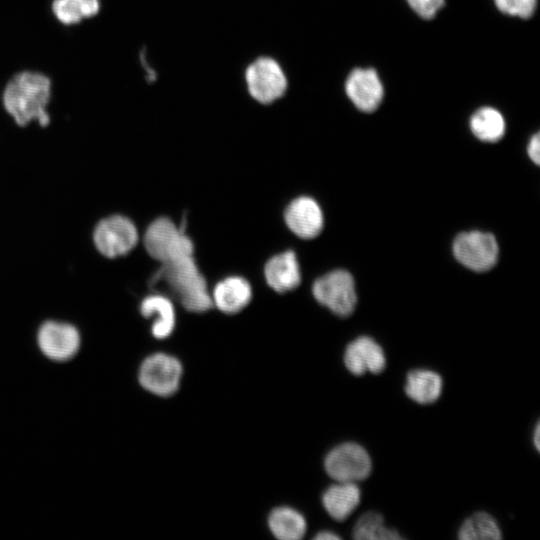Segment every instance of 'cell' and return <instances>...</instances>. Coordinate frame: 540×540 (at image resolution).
<instances>
[{
    "label": "cell",
    "instance_id": "cell-19",
    "mask_svg": "<svg viewBox=\"0 0 540 540\" xmlns=\"http://www.w3.org/2000/svg\"><path fill=\"white\" fill-rule=\"evenodd\" d=\"M271 533L280 540L301 539L307 530L304 516L294 508L277 507L269 515Z\"/></svg>",
    "mask_w": 540,
    "mask_h": 540
},
{
    "label": "cell",
    "instance_id": "cell-22",
    "mask_svg": "<svg viewBox=\"0 0 540 540\" xmlns=\"http://www.w3.org/2000/svg\"><path fill=\"white\" fill-rule=\"evenodd\" d=\"M356 540H400L402 536L393 528L387 527L380 513L369 511L361 515L353 530Z\"/></svg>",
    "mask_w": 540,
    "mask_h": 540
},
{
    "label": "cell",
    "instance_id": "cell-3",
    "mask_svg": "<svg viewBox=\"0 0 540 540\" xmlns=\"http://www.w3.org/2000/svg\"><path fill=\"white\" fill-rule=\"evenodd\" d=\"M244 80L250 97L263 105L281 99L288 89L283 67L269 56H260L250 62L245 69Z\"/></svg>",
    "mask_w": 540,
    "mask_h": 540
},
{
    "label": "cell",
    "instance_id": "cell-16",
    "mask_svg": "<svg viewBox=\"0 0 540 540\" xmlns=\"http://www.w3.org/2000/svg\"><path fill=\"white\" fill-rule=\"evenodd\" d=\"M250 284L241 277H229L214 288L212 302L219 310L234 314L242 310L251 300Z\"/></svg>",
    "mask_w": 540,
    "mask_h": 540
},
{
    "label": "cell",
    "instance_id": "cell-5",
    "mask_svg": "<svg viewBox=\"0 0 540 540\" xmlns=\"http://www.w3.org/2000/svg\"><path fill=\"white\" fill-rule=\"evenodd\" d=\"M312 292L320 304L341 317L352 314L357 303L353 277L345 270L320 277L314 282Z\"/></svg>",
    "mask_w": 540,
    "mask_h": 540
},
{
    "label": "cell",
    "instance_id": "cell-13",
    "mask_svg": "<svg viewBox=\"0 0 540 540\" xmlns=\"http://www.w3.org/2000/svg\"><path fill=\"white\" fill-rule=\"evenodd\" d=\"M288 228L298 237H316L323 228V214L315 200L299 197L293 200L285 211Z\"/></svg>",
    "mask_w": 540,
    "mask_h": 540
},
{
    "label": "cell",
    "instance_id": "cell-12",
    "mask_svg": "<svg viewBox=\"0 0 540 540\" xmlns=\"http://www.w3.org/2000/svg\"><path fill=\"white\" fill-rule=\"evenodd\" d=\"M38 344L47 357L63 361L75 355L79 348L80 337L74 326L49 321L39 329Z\"/></svg>",
    "mask_w": 540,
    "mask_h": 540
},
{
    "label": "cell",
    "instance_id": "cell-4",
    "mask_svg": "<svg viewBox=\"0 0 540 540\" xmlns=\"http://www.w3.org/2000/svg\"><path fill=\"white\" fill-rule=\"evenodd\" d=\"M324 467L336 482L357 483L366 479L372 470V460L367 450L358 443L344 442L326 455Z\"/></svg>",
    "mask_w": 540,
    "mask_h": 540
},
{
    "label": "cell",
    "instance_id": "cell-20",
    "mask_svg": "<svg viewBox=\"0 0 540 540\" xmlns=\"http://www.w3.org/2000/svg\"><path fill=\"white\" fill-rule=\"evenodd\" d=\"M470 129L481 141L496 142L505 133V120L502 114L492 107H481L470 118Z\"/></svg>",
    "mask_w": 540,
    "mask_h": 540
},
{
    "label": "cell",
    "instance_id": "cell-25",
    "mask_svg": "<svg viewBox=\"0 0 540 540\" xmlns=\"http://www.w3.org/2000/svg\"><path fill=\"white\" fill-rule=\"evenodd\" d=\"M410 8L425 20L433 19L445 5V0H406Z\"/></svg>",
    "mask_w": 540,
    "mask_h": 540
},
{
    "label": "cell",
    "instance_id": "cell-27",
    "mask_svg": "<svg viewBox=\"0 0 540 540\" xmlns=\"http://www.w3.org/2000/svg\"><path fill=\"white\" fill-rule=\"evenodd\" d=\"M314 539L317 540H339L341 537L337 535L336 533L329 531V530H323L317 533L314 536Z\"/></svg>",
    "mask_w": 540,
    "mask_h": 540
},
{
    "label": "cell",
    "instance_id": "cell-24",
    "mask_svg": "<svg viewBox=\"0 0 540 540\" xmlns=\"http://www.w3.org/2000/svg\"><path fill=\"white\" fill-rule=\"evenodd\" d=\"M494 4L503 14L528 19L535 12L537 0H494Z\"/></svg>",
    "mask_w": 540,
    "mask_h": 540
},
{
    "label": "cell",
    "instance_id": "cell-28",
    "mask_svg": "<svg viewBox=\"0 0 540 540\" xmlns=\"http://www.w3.org/2000/svg\"><path fill=\"white\" fill-rule=\"evenodd\" d=\"M534 446L536 450L539 451L540 449V426L539 423L536 424L534 432H533V439H532Z\"/></svg>",
    "mask_w": 540,
    "mask_h": 540
},
{
    "label": "cell",
    "instance_id": "cell-8",
    "mask_svg": "<svg viewBox=\"0 0 540 540\" xmlns=\"http://www.w3.org/2000/svg\"><path fill=\"white\" fill-rule=\"evenodd\" d=\"M498 252L497 241L490 233H461L453 243L455 258L465 267L478 272L491 269L497 262Z\"/></svg>",
    "mask_w": 540,
    "mask_h": 540
},
{
    "label": "cell",
    "instance_id": "cell-7",
    "mask_svg": "<svg viewBox=\"0 0 540 540\" xmlns=\"http://www.w3.org/2000/svg\"><path fill=\"white\" fill-rule=\"evenodd\" d=\"M144 245L147 252L160 263L193 254V243L184 230L164 217L150 224L144 235Z\"/></svg>",
    "mask_w": 540,
    "mask_h": 540
},
{
    "label": "cell",
    "instance_id": "cell-9",
    "mask_svg": "<svg viewBox=\"0 0 540 540\" xmlns=\"http://www.w3.org/2000/svg\"><path fill=\"white\" fill-rule=\"evenodd\" d=\"M138 241L134 224L120 215L110 216L98 223L94 231V242L106 257H117L129 252Z\"/></svg>",
    "mask_w": 540,
    "mask_h": 540
},
{
    "label": "cell",
    "instance_id": "cell-10",
    "mask_svg": "<svg viewBox=\"0 0 540 540\" xmlns=\"http://www.w3.org/2000/svg\"><path fill=\"white\" fill-rule=\"evenodd\" d=\"M345 92L357 109L367 113L375 111L384 96L383 84L373 68L353 69L346 78Z\"/></svg>",
    "mask_w": 540,
    "mask_h": 540
},
{
    "label": "cell",
    "instance_id": "cell-15",
    "mask_svg": "<svg viewBox=\"0 0 540 540\" xmlns=\"http://www.w3.org/2000/svg\"><path fill=\"white\" fill-rule=\"evenodd\" d=\"M264 274L268 285L280 293L296 288L301 280L299 264L293 251L272 257L265 265Z\"/></svg>",
    "mask_w": 540,
    "mask_h": 540
},
{
    "label": "cell",
    "instance_id": "cell-18",
    "mask_svg": "<svg viewBox=\"0 0 540 540\" xmlns=\"http://www.w3.org/2000/svg\"><path fill=\"white\" fill-rule=\"evenodd\" d=\"M141 314L146 318H154L152 334L157 339H165L171 335L175 326V312L172 302L162 295L146 297L140 306Z\"/></svg>",
    "mask_w": 540,
    "mask_h": 540
},
{
    "label": "cell",
    "instance_id": "cell-1",
    "mask_svg": "<svg viewBox=\"0 0 540 540\" xmlns=\"http://www.w3.org/2000/svg\"><path fill=\"white\" fill-rule=\"evenodd\" d=\"M51 87L50 79L42 73L19 72L4 88V108L19 126L34 120L46 126L50 121L46 108L51 98Z\"/></svg>",
    "mask_w": 540,
    "mask_h": 540
},
{
    "label": "cell",
    "instance_id": "cell-14",
    "mask_svg": "<svg viewBox=\"0 0 540 540\" xmlns=\"http://www.w3.org/2000/svg\"><path fill=\"white\" fill-rule=\"evenodd\" d=\"M361 490L357 483L336 482L329 486L322 495V504L326 512L336 521H344L358 507Z\"/></svg>",
    "mask_w": 540,
    "mask_h": 540
},
{
    "label": "cell",
    "instance_id": "cell-26",
    "mask_svg": "<svg viewBox=\"0 0 540 540\" xmlns=\"http://www.w3.org/2000/svg\"><path fill=\"white\" fill-rule=\"evenodd\" d=\"M527 153L530 159L536 164L539 165L540 162V138L539 133L533 135L527 146Z\"/></svg>",
    "mask_w": 540,
    "mask_h": 540
},
{
    "label": "cell",
    "instance_id": "cell-17",
    "mask_svg": "<svg viewBox=\"0 0 540 540\" xmlns=\"http://www.w3.org/2000/svg\"><path fill=\"white\" fill-rule=\"evenodd\" d=\"M406 395L418 404L436 402L442 394L443 379L435 371L415 369L406 375Z\"/></svg>",
    "mask_w": 540,
    "mask_h": 540
},
{
    "label": "cell",
    "instance_id": "cell-23",
    "mask_svg": "<svg viewBox=\"0 0 540 540\" xmlns=\"http://www.w3.org/2000/svg\"><path fill=\"white\" fill-rule=\"evenodd\" d=\"M100 9L99 0H54V16L64 25H73L96 15Z\"/></svg>",
    "mask_w": 540,
    "mask_h": 540
},
{
    "label": "cell",
    "instance_id": "cell-2",
    "mask_svg": "<svg viewBox=\"0 0 540 540\" xmlns=\"http://www.w3.org/2000/svg\"><path fill=\"white\" fill-rule=\"evenodd\" d=\"M164 282L182 306L191 312H205L213 302L206 281L200 273L193 254L178 256L161 263L153 283Z\"/></svg>",
    "mask_w": 540,
    "mask_h": 540
},
{
    "label": "cell",
    "instance_id": "cell-21",
    "mask_svg": "<svg viewBox=\"0 0 540 540\" xmlns=\"http://www.w3.org/2000/svg\"><path fill=\"white\" fill-rule=\"evenodd\" d=\"M461 540H499L501 529L495 518L487 512H475L467 517L458 530Z\"/></svg>",
    "mask_w": 540,
    "mask_h": 540
},
{
    "label": "cell",
    "instance_id": "cell-11",
    "mask_svg": "<svg viewBox=\"0 0 540 540\" xmlns=\"http://www.w3.org/2000/svg\"><path fill=\"white\" fill-rule=\"evenodd\" d=\"M344 365L355 376L379 374L386 367L382 347L371 337L360 336L351 341L343 355Z\"/></svg>",
    "mask_w": 540,
    "mask_h": 540
},
{
    "label": "cell",
    "instance_id": "cell-6",
    "mask_svg": "<svg viewBox=\"0 0 540 540\" xmlns=\"http://www.w3.org/2000/svg\"><path fill=\"white\" fill-rule=\"evenodd\" d=\"M182 373V364L176 357L166 353H155L142 362L139 382L150 393L168 397L178 390Z\"/></svg>",
    "mask_w": 540,
    "mask_h": 540
}]
</instances>
